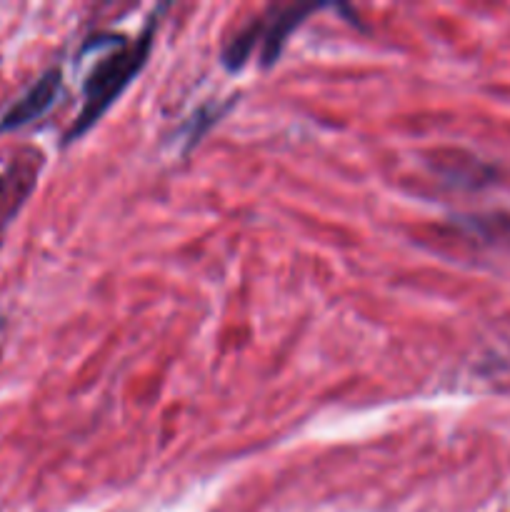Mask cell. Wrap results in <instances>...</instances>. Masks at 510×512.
<instances>
[{
  "instance_id": "cell-1",
  "label": "cell",
  "mask_w": 510,
  "mask_h": 512,
  "mask_svg": "<svg viewBox=\"0 0 510 512\" xmlns=\"http://www.w3.org/2000/svg\"><path fill=\"white\" fill-rule=\"evenodd\" d=\"M153 30L155 23L140 33V38L130 40V43H120L108 58L100 60L88 75L83 88V108H80L78 118H75L73 128L65 135V143H73L75 138L88 133L100 118L110 110V105L125 93L135 75L143 70L145 60H148L150 48H153Z\"/></svg>"
},
{
  "instance_id": "cell-2",
  "label": "cell",
  "mask_w": 510,
  "mask_h": 512,
  "mask_svg": "<svg viewBox=\"0 0 510 512\" xmlns=\"http://www.w3.org/2000/svg\"><path fill=\"white\" fill-rule=\"evenodd\" d=\"M320 10V5H285V8H273L265 18L253 20L245 30H240L228 48L223 50V63L230 70L243 68L245 60L253 55L255 45L260 48V63L273 65L283 50L288 35L308 18L310 13Z\"/></svg>"
},
{
  "instance_id": "cell-3",
  "label": "cell",
  "mask_w": 510,
  "mask_h": 512,
  "mask_svg": "<svg viewBox=\"0 0 510 512\" xmlns=\"http://www.w3.org/2000/svg\"><path fill=\"white\" fill-rule=\"evenodd\" d=\"M60 85H63V75L58 68H50L48 73L40 75L13 105L0 118V133H10V130H20L25 125L35 123L43 118L50 108L55 105L60 95Z\"/></svg>"
},
{
  "instance_id": "cell-4",
  "label": "cell",
  "mask_w": 510,
  "mask_h": 512,
  "mask_svg": "<svg viewBox=\"0 0 510 512\" xmlns=\"http://www.w3.org/2000/svg\"><path fill=\"white\" fill-rule=\"evenodd\" d=\"M15 185L18 183H13V178L8 173H0V210L8 215H13V210H5L8 198H23V195H15Z\"/></svg>"
}]
</instances>
